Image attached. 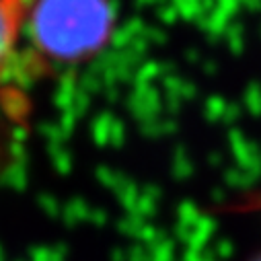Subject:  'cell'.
I'll use <instances>...</instances> for the list:
<instances>
[{
    "mask_svg": "<svg viewBox=\"0 0 261 261\" xmlns=\"http://www.w3.org/2000/svg\"><path fill=\"white\" fill-rule=\"evenodd\" d=\"M111 31L109 0H35L25 33L37 58L72 64L101 51Z\"/></svg>",
    "mask_w": 261,
    "mask_h": 261,
    "instance_id": "cell-1",
    "label": "cell"
},
{
    "mask_svg": "<svg viewBox=\"0 0 261 261\" xmlns=\"http://www.w3.org/2000/svg\"><path fill=\"white\" fill-rule=\"evenodd\" d=\"M35 0H0V93L15 72L19 43L27 31V21Z\"/></svg>",
    "mask_w": 261,
    "mask_h": 261,
    "instance_id": "cell-2",
    "label": "cell"
},
{
    "mask_svg": "<svg viewBox=\"0 0 261 261\" xmlns=\"http://www.w3.org/2000/svg\"><path fill=\"white\" fill-rule=\"evenodd\" d=\"M257 261H261V259H257Z\"/></svg>",
    "mask_w": 261,
    "mask_h": 261,
    "instance_id": "cell-3",
    "label": "cell"
}]
</instances>
